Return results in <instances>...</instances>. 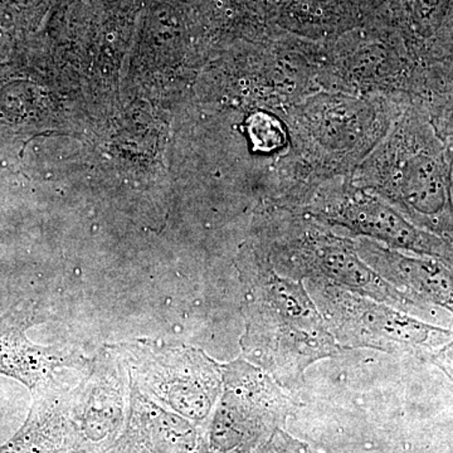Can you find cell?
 Listing matches in <instances>:
<instances>
[{
	"label": "cell",
	"mask_w": 453,
	"mask_h": 453,
	"mask_svg": "<svg viewBox=\"0 0 453 453\" xmlns=\"http://www.w3.org/2000/svg\"><path fill=\"white\" fill-rule=\"evenodd\" d=\"M410 104L320 91L277 110L288 146L276 165L279 190L273 202L303 208L325 181L353 174Z\"/></svg>",
	"instance_id": "1"
},
{
	"label": "cell",
	"mask_w": 453,
	"mask_h": 453,
	"mask_svg": "<svg viewBox=\"0 0 453 453\" xmlns=\"http://www.w3.org/2000/svg\"><path fill=\"white\" fill-rule=\"evenodd\" d=\"M453 159L431 121L410 104L350 175L413 225L453 243Z\"/></svg>",
	"instance_id": "2"
},
{
	"label": "cell",
	"mask_w": 453,
	"mask_h": 453,
	"mask_svg": "<svg viewBox=\"0 0 453 453\" xmlns=\"http://www.w3.org/2000/svg\"><path fill=\"white\" fill-rule=\"evenodd\" d=\"M250 288V345L281 380L299 377L315 360L338 347L300 283L273 273L264 251L250 246L242 253Z\"/></svg>",
	"instance_id": "3"
},
{
	"label": "cell",
	"mask_w": 453,
	"mask_h": 453,
	"mask_svg": "<svg viewBox=\"0 0 453 453\" xmlns=\"http://www.w3.org/2000/svg\"><path fill=\"white\" fill-rule=\"evenodd\" d=\"M257 235L262 251L270 259L339 283L354 292H363L380 301H393L407 306L408 297L390 288L359 257L354 241L333 232V226L312 219L299 208H288L271 202L259 213Z\"/></svg>",
	"instance_id": "4"
},
{
	"label": "cell",
	"mask_w": 453,
	"mask_h": 453,
	"mask_svg": "<svg viewBox=\"0 0 453 453\" xmlns=\"http://www.w3.org/2000/svg\"><path fill=\"white\" fill-rule=\"evenodd\" d=\"M423 65L388 23L321 43V91L384 96L412 103Z\"/></svg>",
	"instance_id": "5"
},
{
	"label": "cell",
	"mask_w": 453,
	"mask_h": 453,
	"mask_svg": "<svg viewBox=\"0 0 453 453\" xmlns=\"http://www.w3.org/2000/svg\"><path fill=\"white\" fill-rule=\"evenodd\" d=\"M301 210L324 225L380 241L393 250L440 259L453 267L452 242L413 225L380 196L357 187L350 175L325 181Z\"/></svg>",
	"instance_id": "6"
},
{
	"label": "cell",
	"mask_w": 453,
	"mask_h": 453,
	"mask_svg": "<svg viewBox=\"0 0 453 453\" xmlns=\"http://www.w3.org/2000/svg\"><path fill=\"white\" fill-rule=\"evenodd\" d=\"M327 314L340 338L356 345L434 354L453 342L452 330L422 323L410 315L359 299L335 286L327 288Z\"/></svg>",
	"instance_id": "7"
},
{
	"label": "cell",
	"mask_w": 453,
	"mask_h": 453,
	"mask_svg": "<svg viewBox=\"0 0 453 453\" xmlns=\"http://www.w3.org/2000/svg\"><path fill=\"white\" fill-rule=\"evenodd\" d=\"M148 386L165 389L169 404L181 416L201 421L210 414L222 375L203 354L169 351L165 357H146Z\"/></svg>",
	"instance_id": "8"
},
{
	"label": "cell",
	"mask_w": 453,
	"mask_h": 453,
	"mask_svg": "<svg viewBox=\"0 0 453 453\" xmlns=\"http://www.w3.org/2000/svg\"><path fill=\"white\" fill-rule=\"evenodd\" d=\"M357 252L381 275L401 283L426 303L453 312V273L449 265L431 257H410L368 240L356 242Z\"/></svg>",
	"instance_id": "9"
},
{
	"label": "cell",
	"mask_w": 453,
	"mask_h": 453,
	"mask_svg": "<svg viewBox=\"0 0 453 453\" xmlns=\"http://www.w3.org/2000/svg\"><path fill=\"white\" fill-rule=\"evenodd\" d=\"M33 321L29 310L16 309L0 316V374L22 381L26 386H40L65 365L58 351L33 344L26 332Z\"/></svg>",
	"instance_id": "10"
},
{
	"label": "cell",
	"mask_w": 453,
	"mask_h": 453,
	"mask_svg": "<svg viewBox=\"0 0 453 453\" xmlns=\"http://www.w3.org/2000/svg\"><path fill=\"white\" fill-rule=\"evenodd\" d=\"M437 97L453 98V56L426 65L421 88L412 104L419 105Z\"/></svg>",
	"instance_id": "11"
},
{
	"label": "cell",
	"mask_w": 453,
	"mask_h": 453,
	"mask_svg": "<svg viewBox=\"0 0 453 453\" xmlns=\"http://www.w3.org/2000/svg\"><path fill=\"white\" fill-rule=\"evenodd\" d=\"M417 106L427 115L438 138L442 140L453 159V98H432Z\"/></svg>",
	"instance_id": "12"
},
{
	"label": "cell",
	"mask_w": 453,
	"mask_h": 453,
	"mask_svg": "<svg viewBox=\"0 0 453 453\" xmlns=\"http://www.w3.org/2000/svg\"><path fill=\"white\" fill-rule=\"evenodd\" d=\"M429 359L434 365L440 366L442 371H445L453 380V342L446 345L445 348L440 349L436 353L432 354Z\"/></svg>",
	"instance_id": "13"
},
{
	"label": "cell",
	"mask_w": 453,
	"mask_h": 453,
	"mask_svg": "<svg viewBox=\"0 0 453 453\" xmlns=\"http://www.w3.org/2000/svg\"><path fill=\"white\" fill-rule=\"evenodd\" d=\"M273 453H314L310 451L308 447L301 445L290 437L286 436L285 434H279L276 438L275 449Z\"/></svg>",
	"instance_id": "14"
}]
</instances>
